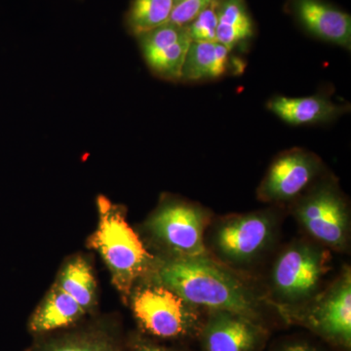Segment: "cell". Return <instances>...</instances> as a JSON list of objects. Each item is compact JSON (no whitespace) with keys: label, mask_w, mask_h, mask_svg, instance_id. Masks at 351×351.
I'll return each mask as SVG.
<instances>
[{"label":"cell","mask_w":351,"mask_h":351,"mask_svg":"<svg viewBox=\"0 0 351 351\" xmlns=\"http://www.w3.org/2000/svg\"><path fill=\"white\" fill-rule=\"evenodd\" d=\"M38 351H120L114 341L100 332H82L55 339Z\"/></svg>","instance_id":"18"},{"label":"cell","mask_w":351,"mask_h":351,"mask_svg":"<svg viewBox=\"0 0 351 351\" xmlns=\"http://www.w3.org/2000/svg\"><path fill=\"white\" fill-rule=\"evenodd\" d=\"M136 351H174L167 350V348H160V346H157L154 345H152L149 343H145V341H141V343H137L136 345Z\"/></svg>","instance_id":"23"},{"label":"cell","mask_w":351,"mask_h":351,"mask_svg":"<svg viewBox=\"0 0 351 351\" xmlns=\"http://www.w3.org/2000/svg\"><path fill=\"white\" fill-rule=\"evenodd\" d=\"M218 4L216 0L191 24L186 25L193 43H215L218 27Z\"/></svg>","instance_id":"20"},{"label":"cell","mask_w":351,"mask_h":351,"mask_svg":"<svg viewBox=\"0 0 351 351\" xmlns=\"http://www.w3.org/2000/svg\"><path fill=\"white\" fill-rule=\"evenodd\" d=\"M330 253L306 240L289 244L277 256L269 276L272 299L284 307L300 308L318 294L328 271Z\"/></svg>","instance_id":"3"},{"label":"cell","mask_w":351,"mask_h":351,"mask_svg":"<svg viewBox=\"0 0 351 351\" xmlns=\"http://www.w3.org/2000/svg\"><path fill=\"white\" fill-rule=\"evenodd\" d=\"M186 34L188 27H177L166 23L152 31L141 34L137 38L143 57L145 60L149 59V57L179 41Z\"/></svg>","instance_id":"19"},{"label":"cell","mask_w":351,"mask_h":351,"mask_svg":"<svg viewBox=\"0 0 351 351\" xmlns=\"http://www.w3.org/2000/svg\"><path fill=\"white\" fill-rule=\"evenodd\" d=\"M182 1V0H175V4L179 3V2Z\"/></svg>","instance_id":"24"},{"label":"cell","mask_w":351,"mask_h":351,"mask_svg":"<svg viewBox=\"0 0 351 351\" xmlns=\"http://www.w3.org/2000/svg\"><path fill=\"white\" fill-rule=\"evenodd\" d=\"M131 306L141 326L158 338L186 336L197 325L196 307L158 284L138 288L132 297Z\"/></svg>","instance_id":"8"},{"label":"cell","mask_w":351,"mask_h":351,"mask_svg":"<svg viewBox=\"0 0 351 351\" xmlns=\"http://www.w3.org/2000/svg\"><path fill=\"white\" fill-rule=\"evenodd\" d=\"M263 331L257 321L228 311H210L202 329L204 351H257Z\"/></svg>","instance_id":"11"},{"label":"cell","mask_w":351,"mask_h":351,"mask_svg":"<svg viewBox=\"0 0 351 351\" xmlns=\"http://www.w3.org/2000/svg\"><path fill=\"white\" fill-rule=\"evenodd\" d=\"M98 210V226L88 239V246L100 254L112 274V283L126 297L136 281L152 271L154 257L119 206L101 196Z\"/></svg>","instance_id":"2"},{"label":"cell","mask_w":351,"mask_h":351,"mask_svg":"<svg viewBox=\"0 0 351 351\" xmlns=\"http://www.w3.org/2000/svg\"><path fill=\"white\" fill-rule=\"evenodd\" d=\"M307 326L332 343L350 350L351 346V272L345 267L325 292L302 306Z\"/></svg>","instance_id":"10"},{"label":"cell","mask_w":351,"mask_h":351,"mask_svg":"<svg viewBox=\"0 0 351 351\" xmlns=\"http://www.w3.org/2000/svg\"><path fill=\"white\" fill-rule=\"evenodd\" d=\"M278 230V217L272 210L230 215L219 219L209 232L210 248L228 267H250L271 248Z\"/></svg>","instance_id":"4"},{"label":"cell","mask_w":351,"mask_h":351,"mask_svg":"<svg viewBox=\"0 0 351 351\" xmlns=\"http://www.w3.org/2000/svg\"><path fill=\"white\" fill-rule=\"evenodd\" d=\"M217 41L228 50L251 38L254 25L242 0H225L217 8Z\"/></svg>","instance_id":"15"},{"label":"cell","mask_w":351,"mask_h":351,"mask_svg":"<svg viewBox=\"0 0 351 351\" xmlns=\"http://www.w3.org/2000/svg\"><path fill=\"white\" fill-rule=\"evenodd\" d=\"M267 108L290 125H315L338 119L348 110L322 94L302 98L276 96L267 103Z\"/></svg>","instance_id":"13"},{"label":"cell","mask_w":351,"mask_h":351,"mask_svg":"<svg viewBox=\"0 0 351 351\" xmlns=\"http://www.w3.org/2000/svg\"><path fill=\"white\" fill-rule=\"evenodd\" d=\"M278 351H319L308 341L295 339L280 346Z\"/></svg>","instance_id":"22"},{"label":"cell","mask_w":351,"mask_h":351,"mask_svg":"<svg viewBox=\"0 0 351 351\" xmlns=\"http://www.w3.org/2000/svg\"><path fill=\"white\" fill-rule=\"evenodd\" d=\"M209 221V212L200 205L170 199L157 208L147 228L174 258L197 257L207 255L204 235Z\"/></svg>","instance_id":"7"},{"label":"cell","mask_w":351,"mask_h":351,"mask_svg":"<svg viewBox=\"0 0 351 351\" xmlns=\"http://www.w3.org/2000/svg\"><path fill=\"white\" fill-rule=\"evenodd\" d=\"M175 0H133L126 14L128 32L138 38L169 20Z\"/></svg>","instance_id":"16"},{"label":"cell","mask_w":351,"mask_h":351,"mask_svg":"<svg viewBox=\"0 0 351 351\" xmlns=\"http://www.w3.org/2000/svg\"><path fill=\"white\" fill-rule=\"evenodd\" d=\"M323 163L313 152L292 149L279 154L258 186V198L263 202L294 201L319 177Z\"/></svg>","instance_id":"9"},{"label":"cell","mask_w":351,"mask_h":351,"mask_svg":"<svg viewBox=\"0 0 351 351\" xmlns=\"http://www.w3.org/2000/svg\"><path fill=\"white\" fill-rule=\"evenodd\" d=\"M95 300L96 279L91 265L82 257L73 258L34 311L29 328L46 332L71 326L94 306Z\"/></svg>","instance_id":"5"},{"label":"cell","mask_w":351,"mask_h":351,"mask_svg":"<svg viewBox=\"0 0 351 351\" xmlns=\"http://www.w3.org/2000/svg\"><path fill=\"white\" fill-rule=\"evenodd\" d=\"M191 43L193 40L188 31V34H184L177 43L145 60V63L158 77L169 82H180L182 66Z\"/></svg>","instance_id":"17"},{"label":"cell","mask_w":351,"mask_h":351,"mask_svg":"<svg viewBox=\"0 0 351 351\" xmlns=\"http://www.w3.org/2000/svg\"><path fill=\"white\" fill-rule=\"evenodd\" d=\"M311 186L294 200L295 219L316 243L335 251L348 250L350 214L345 196L332 179Z\"/></svg>","instance_id":"6"},{"label":"cell","mask_w":351,"mask_h":351,"mask_svg":"<svg viewBox=\"0 0 351 351\" xmlns=\"http://www.w3.org/2000/svg\"><path fill=\"white\" fill-rule=\"evenodd\" d=\"M214 1L215 0H182L175 4L167 23L177 27H186Z\"/></svg>","instance_id":"21"},{"label":"cell","mask_w":351,"mask_h":351,"mask_svg":"<svg viewBox=\"0 0 351 351\" xmlns=\"http://www.w3.org/2000/svg\"><path fill=\"white\" fill-rule=\"evenodd\" d=\"M230 51L218 41L191 43L182 66L181 82L216 80L225 75Z\"/></svg>","instance_id":"14"},{"label":"cell","mask_w":351,"mask_h":351,"mask_svg":"<svg viewBox=\"0 0 351 351\" xmlns=\"http://www.w3.org/2000/svg\"><path fill=\"white\" fill-rule=\"evenodd\" d=\"M297 20L309 34L346 49L351 47L350 15L323 0H290Z\"/></svg>","instance_id":"12"},{"label":"cell","mask_w":351,"mask_h":351,"mask_svg":"<svg viewBox=\"0 0 351 351\" xmlns=\"http://www.w3.org/2000/svg\"><path fill=\"white\" fill-rule=\"evenodd\" d=\"M152 281L170 289L191 306L228 311L257 321L260 301L243 280L208 255L172 258L154 265Z\"/></svg>","instance_id":"1"}]
</instances>
